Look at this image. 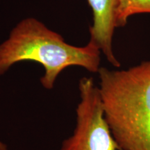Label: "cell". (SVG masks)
Masks as SVG:
<instances>
[{
    "instance_id": "6da1fadb",
    "label": "cell",
    "mask_w": 150,
    "mask_h": 150,
    "mask_svg": "<svg viewBox=\"0 0 150 150\" xmlns=\"http://www.w3.org/2000/svg\"><path fill=\"white\" fill-rule=\"evenodd\" d=\"M104 117L120 150H150V60L98 71Z\"/></svg>"
},
{
    "instance_id": "7a4b0ae2",
    "label": "cell",
    "mask_w": 150,
    "mask_h": 150,
    "mask_svg": "<svg viewBox=\"0 0 150 150\" xmlns=\"http://www.w3.org/2000/svg\"><path fill=\"white\" fill-rule=\"evenodd\" d=\"M101 52L93 40L83 47L72 45L42 22L27 18L19 22L0 44V75L20 62H36L45 68L41 85L52 90L59 75L69 67L78 66L90 72H98Z\"/></svg>"
},
{
    "instance_id": "3957f363",
    "label": "cell",
    "mask_w": 150,
    "mask_h": 150,
    "mask_svg": "<svg viewBox=\"0 0 150 150\" xmlns=\"http://www.w3.org/2000/svg\"><path fill=\"white\" fill-rule=\"evenodd\" d=\"M79 91L74 130L63 140L61 150H120L105 120L100 91L93 79H81Z\"/></svg>"
},
{
    "instance_id": "277c9868",
    "label": "cell",
    "mask_w": 150,
    "mask_h": 150,
    "mask_svg": "<svg viewBox=\"0 0 150 150\" xmlns=\"http://www.w3.org/2000/svg\"><path fill=\"white\" fill-rule=\"evenodd\" d=\"M121 0H88L93 12V24L90 27L91 39L98 45L107 61L114 67L120 63L112 49V39L117 27V14Z\"/></svg>"
},
{
    "instance_id": "5b68a950",
    "label": "cell",
    "mask_w": 150,
    "mask_h": 150,
    "mask_svg": "<svg viewBox=\"0 0 150 150\" xmlns=\"http://www.w3.org/2000/svg\"><path fill=\"white\" fill-rule=\"evenodd\" d=\"M150 13V0H121L117 14V27L126 25L130 17Z\"/></svg>"
},
{
    "instance_id": "8992f818",
    "label": "cell",
    "mask_w": 150,
    "mask_h": 150,
    "mask_svg": "<svg viewBox=\"0 0 150 150\" xmlns=\"http://www.w3.org/2000/svg\"><path fill=\"white\" fill-rule=\"evenodd\" d=\"M0 150H8L7 145L1 140H0Z\"/></svg>"
}]
</instances>
